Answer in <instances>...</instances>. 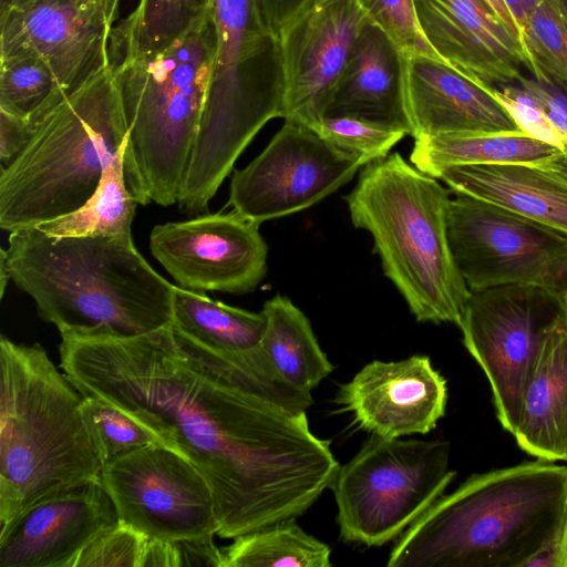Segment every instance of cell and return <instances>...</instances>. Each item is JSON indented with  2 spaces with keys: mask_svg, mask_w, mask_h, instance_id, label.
Here are the masks:
<instances>
[{
  "mask_svg": "<svg viewBox=\"0 0 567 567\" xmlns=\"http://www.w3.org/2000/svg\"><path fill=\"white\" fill-rule=\"evenodd\" d=\"M443 440L385 439L371 434L339 466L330 485L340 537L382 546L398 539L454 480Z\"/></svg>",
  "mask_w": 567,
  "mask_h": 567,
  "instance_id": "obj_9",
  "label": "cell"
},
{
  "mask_svg": "<svg viewBox=\"0 0 567 567\" xmlns=\"http://www.w3.org/2000/svg\"><path fill=\"white\" fill-rule=\"evenodd\" d=\"M334 402L360 429L400 439L435 429L445 414L447 386L427 355L374 360L340 386Z\"/></svg>",
  "mask_w": 567,
  "mask_h": 567,
  "instance_id": "obj_18",
  "label": "cell"
},
{
  "mask_svg": "<svg viewBox=\"0 0 567 567\" xmlns=\"http://www.w3.org/2000/svg\"><path fill=\"white\" fill-rule=\"evenodd\" d=\"M213 0H138L126 19L112 28L110 63L155 52L186 35L212 13Z\"/></svg>",
  "mask_w": 567,
  "mask_h": 567,
  "instance_id": "obj_27",
  "label": "cell"
},
{
  "mask_svg": "<svg viewBox=\"0 0 567 567\" xmlns=\"http://www.w3.org/2000/svg\"><path fill=\"white\" fill-rule=\"evenodd\" d=\"M365 164L300 123L285 121L266 148L236 169L233 209L261 224L307 209L347 184Z\"/></svg>",
  "mask_w": 567,
  "mask_h": 567,
  "instance_id": "obj_13",
  "label": "cell"
},
{
  "mask_svg": "<svg viewBox=\"0 0 567 567\" xmlns=\"http://www.w3.org/2000/svg\"><path fill=\"white\" fill-rule=\"evenodd\" d=\"M65 97L54 73L41 58H0V111L33 125Z\"/></svg>",
  "mask_w": 567,
  "mask_h": 567,
  "instance_id": "obj_30",
  "label": "cell"
},
{
  "mask_svg": "<svg viewBox=\"0 0 567 567\" xmlns=\"http://www.w3.org/2000/svg\"><path fill=\"white\" fill-rule=\"evenodd\" d=\"M11 280V276L9 272V268L6 261V255L3 251V248H1L0 252V297L3 298L4 290L7 288V285Z\"/></svg>",
  "mask_w": 567,
  "mask_h": 567,
  "instance_id": "obj_44",
  "label": "cell"
},
{
  "mask_svg": "<svg viewBox=\"0 0 567 567\" xmlns=\"http://www.w3.org/2000/svg\"><path fill=\"white\" fill-rule=\"evenodd\" d=\"M313 0H259L262 16L270 30L278 37Z\"/></svg>",
  "mask_w": 567,
  "mask_h": 567,
  "instance_id": "obj_40",
  "label": "cell"
},
{
  "mask_svg": "<svg viewBox=\"0 0 567 567\" xmlns=\"http://www.w3.org/2000/svg\"><path fill=\"white\" fill-rule=\"evenodd\" d=\"M215 50L216 29L210 13L164 49L110 63L127 127L124 175L141 205L177 203Z\"/></svg>",
  "mask_w": 567,
  "mask_h": 567,
  "instance_id": "obj_6",
  "label": "cell"
},
{
  "mask_svg": "<svg viewBox=\"0 0 567 567\" xmlns=\"http://www.w3.org/2000/svg\"><path fill=\"white\" fill-rule=\"evenodd\" d=\"M150 538L118 520L80 554L74 567H143Z\"/></svg>",
  "mask_w": 567,
  "mask_h": 567,
  "instance_id": "obj_35",
  "label": "cell"
},
{
  "mask_svg": "<svg viewBox=\"0 0 567 567\" xmlns=\"http://www.w3.org/2000/svg\"><path fill=\"white\" fill-rule=\"evenodd\" d=\"M489 92L508 111L522 131L567 155V137L554 125L538 100L518 82L499 85Z\"/></svg>",
  "mask_w": 567,
  "mask_h": 567,
  "instance_id": "obj_36",
  "label": "cell"
},
{
  "mask_svg": "<svg viewBox=\"0 0 567 567\" xmlns=\"http://www.w3.org/2000/svg\"><path fill=\"white\" fill-rule=\"evenodd\" d=\"M215 536L173 540L176 567H221L223 551Z\"/></svg>",
  "mask_w": 567,
  "mask_h": 567,
  "instance_id": "obj_39",
  "label": "cell"
},
{
  "mask_svg": "<svg viewBox=\"0 0 567 567\" xmlns=\"http://www.w3.org/2000/svg\"><path fill=\"white\" fill-rule=\"evenodd\" d=\"M567 504V466L539 460L473 474L395 542L389 567H527Z\"/></svg>",
  "mask_w": 567,
  "mask_h": 567,
  "instance_id": "obj_2",
  "label": "cell"
},
{
  "mask_svg": "<svg viewBox=\"0 0 567 567\" xmlns=\"http://www.w3.org/2000/svg\"><path fill=\"white\" fill-rule=\"evenodd\" d=\"M514 18L519 35L532 12L543 0H503Z\"/></svg>",
  "mask_w": 567,
  "mask_h": 567,
  "instance_id": "obj_42",
  "label": "cell"
},
{
  "mask_svg": "<svg viewBox=\"0 0 567 567\" xmlns=\"http://www.w3.org/2000/svg\"><path fill=\"white\" fill-rule=\"evenodd\" d=\"M121 0H106L107 20L111 27L117 20Z\"/></svg>",
  "mask_w": 567,
  "mask_h": 567,
  "instance_id": "obj_45",
  "label": "cell"
},
{
  "mask_svg": "<svg viewBox=\"0 0 567 567\" xmlns=\"http://www.w3.org/2000/svg\"><path fill=\"white\" fill-rule=\"evenodd\" d=\"M369 22L357 0H313L281 29L285 121L313 130L326 116L353 44Z\"/></svg>",
  "mask_w": 567,
  "mask_h": 567,
  "instance_id": "obj_15",
  "label": "cell"
},
{
  "mask_svg": "<svg viewBox=\"0 0 567 567\" xmlns=\"http://www.w3.org/2000/svg\"><path fill=\"white\" fill-rule=\"evenodd\" d=\"M18 157L0 172V227L33 228L80 208L127 138L111 68L33 124Z\"/></svg>",
  "mask_w": 567,
  "mask_h": 567,
  "instance_id": "obj_8",
  "label": "cell"
},
{
  "mask_svg": "<svg viewBox=\"0 0 567 567\" xmlns=\"http://www.w3.org/2000/svg\"><path fill=\"white\" fill-rule=\"evenodd\" d=\"M216 50L198 132L177 198L183 212L208 208L241 152L270 120L282 117L278 37L259 0H213Z\"/></svg>",
  "mask_w": 567,
  "mask_h": 567,
  "instance_id": "obj_7",
  "label": "cell"
},
{
  "mask_svg": "<svg viewBox=\"0 0 567 567\" xmlns=\"http://www.w3.org/2000/svg\"><path fill=\"white\" fill-rule=\"evenodd\" d=\"M343 199L415 319L458 324L471 290L449 243L447 189L393 153L363 166Z\"/></svg>",
  "mask_w": 567,
  "mask_h": 567,
  "instance_id": "obj_5",
  "label": "cell"
},
{
  "mask_svg": "<svg viewBox=\"0 0 567 567\" xmlns=\"http://www.w3.org/2000/svg\"><path fill=\"white\" fill-rule=\"evenodd\" d=\"M118 520L101 478L50 495L0 528V567H74Z\"/></svg>",
  "mask_w": 567,
  "mask_h": 567,
  "instance_id": "obj_17",
  "label": "cell"
},
{
  "mask_svg": "<svg viewBox=\"0 0 567 567\" xmlns=\"http://www.w3.org/2000/svg\"><path fill=\"white\" fill-rule=\"evenodd\" d=\"M83 395L39 344L0 338V528L50 495L101 478Z\"/></svg>",
  "mask_w": 567,
  "mask_h": 567,
  "instance_id": "obj_4",
  "label": "cell"
},
{
  "mask_svg": "<svg viewBox=\"0 0 567 567\" xmlns=\"http://www.w3.org/2000/svg\"><path fill=\"white\" fill-rule=\"evenodd\" d=\"M32 1L33 0H13V3H12L11 8H16V9L22 8V7L27 6L28 3L32 2Z\"/></svg>",
  "mask_w": 567,
  "mask_h": 567,
  "instance_id": "obj_48",
  "label": "cell"
},
{
  "mask_svg": "<svg viewBox=\"0 0 567 567\" xmlns=\"http://www.w3.org/2000/svg\"><path fill=\"white\" fill-rule=\"evenodd\" d=\"M221 567H330V547L306 533L296 519L233 538L221 548Z\"/></svg>",
  "mask_w": 567,
  "mask_h": 567,
  "instance_id": "obj_29",
  "label": "cell"
},
{
  "mask_svg": "<svg viewBox=\"0 0 567 567\" xmlns=\"http://www.w3.org/2000/svg\"><path fill=\"white\" fill-rule=\"evenodd\" d=\"M357 1L370 22L380 28L403 55L425 54L440 59L420 30L413 0Z\"/></svg>",
  "mask_w": 567,
  "mask_h": 567,
  "instance_id": "obj_34",
  "label": "cell"
},
{
  "mask_svg": "<svg viewBox=\"0 0 567 567\" xmlns=\"http://www.w3.org/2000/svg\"><path fill=\"white\" fill-rule=\"evenodd\" d=\"M0 25V58H41L65 96L110 66L106 0H33Z\"/></svg>",
  "mask_w": 567,
  "mask_h": 567,
  "instance_id": "obj_16",
  "label": "cell"
},
{
  "mask_svg": "<svg viewBox=\"0 0 567 567\" xmlns=\"http://www.w3.org/2000/svg\"><path fill=\"white\" fill-rule=\"evenodd\" d=\"M506 25L520 39L516 22L503 0H485Z\"/></svg>",
  "mask_w": 567,
  "mask_h": 567,
  "instance_id": "obj_43",
  "label": "cell"
},
{
  "mask_svg": "<svg viewBox=\"0 0 567 567\" xmlns=\"http://www.w3.org/2000/svg\"><path fill=\"white\" fill-rule=\"evenodd\" d=\"M447 236L470 290L522 284L567 293V234L491 203L455 194Z\"/></svg>",
  "mask_w": 567,
  "mask_h": 567,
  "instance_id": "obj_11",
  "label": "cell"
},
{
  "mask_svg": "<svg viewBox=\"0 0 567 567\" xmlns=\"http://www.w3.org/2000/svg\"><path fill=\"white\" fill-rule=\"evenodd\" d=\"M60 334V368L83 396L113 405L204 475L218 537L296 519L330 487L340 465L309 427L311 393L267 358L225 359L172 323Z\"/></svg>",
  "mask_w": 567,
  "mask_h": 567,
  "instance_id": "obj_1",
  "label": "cell"
},
{
  "mask_svg": "<svg viewBox=\"0 0 567 567\" xmlns=\"http://www.w3.org/2000/svg\"><path fill=\"white\" fill-rule=\"evenodd\" d=\"M563 19L567 25V0H558Z\"/></svg>",
  "mask_w": 567,
  "mask_h": 567,
  "instance_id": "obj_47",
  "label": "cell"
},
{
  "mask_svg": "<svg viewBox=\"0 0 567 567\" xmlns=\"http://www.w3.org/2000/svg\"><path fill=\"white\" fill-rule=\"evenodd\" d=\"M11 280L60 333H148L172 323L174 286L136 249L132 235L50 237L10 233Z\"/></svg>",
  "mask_w": 567,
  "mask_h": 567,
  "instance_id": "obj_3",
  "label": "cell"
},
{
  "mask_svg": "<svg viewBox=\"0 0 567 567\" xmlns=\"http://www.w3.org/2000/svg\"><path fill=\"white\" fill-rule=\"evenodd\" d=\"M403 92L414 138L520 130L488 90L431 55H403Z\"/></svg>",
  "mask_w": 567,
  "mask_h": 567,
  "instance_id": "obj_20",
  "label": "cell"
},
{
  "mask_svg": "<svg viewBox=\"0 0 567 567\" xmlns=\"http://www.w3.org/2000/svg\"><path fill=\"white\" fill-rule=\"evenodd\" d=\"M564 317L563 296L538 286L511 284L470 292L457 326L491 384L496 416L511 434L542 349Z\"/></svg>",
  "mask_w": 567,
  "mask_h": 567,
  "instance_id": "obj_10",
  "label": "cell"
},
{
  "mask_svg": "<svg viewBox=\"0 0 567 567\" xmlns=\"http://www.w3.org/2000/svg\"><path fill=\"white\" fill-rule=\"evenodd\" d=\"M413 2L424 39L453 69L488 91L524 75L520 39L485 0Z\"/></svg>",
  "mask_w": 567,
  "mask_h": 567,
  "instance_id": "obj_19",
  "label": "cell"
},
{
  "mask_svg": "<svg viewBox=\"0 0 567 567\" xmlns=\"http://www.w3.org/2000/svg\"><path fill=\"white\" fill-rule=\"evenodd\" d=\"M527 567H567V504L554 537Z\"/></svg>",
  "mask_w": 567,
  "mask_h": 567,
  "instance_id": "obj_41",
  "label": "cell"
},
{
  "mask_svg": "<svg viewBox=\"0 0 567 567\" xmlns=\"http://www.w3.org/2000/svg\"><path fill=\"white\" fill-rule=\"evenodd\" d=\"M150 249L179 287L198 292L248 293L267 272L259 224L234 209L156 225Z\"/></svg>",
  "mask_w": 567,
  "mask_h": 567,
  "instance_id": "obj_14",
  "label": "cell"
},
{
  "mask_svg": "<svg viewBox=\"0 0 567 567\" xmlns=\"http://www.w3.org/2000/svg\"><path fill=\"white\" fill-rule=\"evenodd\" d=\"M520 41L529 74L540 72L567 89V25L558 0H543L529 16Z\"/></svg>",
  "mask_w": 567,
  "mask_h": 567,
  "instance_id": "obj_31",
  "label": "cell"
},
{
  "mask_svg": "<svg viewBox=\"0 0 567 567\" xmlns=\"http://www.w3.org/2000/svg\"><path fill=\"white\" fill-rule=\"evenodd\" d=\"M172 327L200 347L231 361L252 358L266 329L264 311L251 312L174 286Z\"/></svg>",
  "mask_w": 567,
  "mask_h": 567,
  "instance_id": "obj_24",
  "label": "cell"
},
{
  "mask_svg": "<svg viewBox=\"0 0 567 567\" xmlns=\"http://www.w3.org/2000/svg\"><path fill=\"white\" fill-rule=\"evenodd\" d=\"M13 0H0V17H2L11 7Z\"/></svg>",
  "mask_w": 567,
  "mask_h": 567,
  "instance_id": "obj_46",
  "label": "cell"
},
{
  "mask_svg": "<svg viewBox=\"0 0 567 567\" xmlns=\"http://www.w3.org/2000/svg\"><path fill=\"white\" fill-rule=\"evenodd\" d=\"M561 153L557 147L526 132H463L414 138L410 161L432 176L445 168L481 164L538 165Z\"/></svg>",
  "mask_w": 567,
  "mask_h": 567,
  "instance_id": "obj_25",
  "label": "cell"
},
{
  "mask_svg": "<svg viewBox=\"0 0 567 567\" xmlns=\"http://www.w3.org/2000/svg\"><path fill=\"white\" fill-rule=\"evenodd\" d=\"M34 126L25 118L0 111V164L9 166L29 143Z\"/></svg>",
  "mask_w": 567,
  "mask_h": 567,
  "instance_id": "obj_38",
  "label": "cell"
},
{
  "mask_svg": "<svg viewBox=\"0 0 567 567\" xmlns=\"http://www.w3.org/2000/svg\"><path fill=\"white\" fill-rule=\"evenodd\" d=\"M313 130L365 165L386 157L391 148L409 135L401 126L352 115H326Z\"/></svg>",
  "mask_w": 567,
  "mask_h": 567,
  "instance_id": "obj_32",
  "label": "cell"
},
{
  "mask_svg": "<svg viewBox=\"0 0 567 567\" xmlns=\"http://www.w3.org/2000/svg\"><path fill=\"white\" fill-rule=\"evenodd\" d=\"M513 435L536 458L567 461V315L542 349Z\"/></svg>",
  "mask_w": 567,
  "mask_h": 567,
  "instance_id": "obj_23",
  "label": "cell"
},
{
  "mask_svg": "<svg viewBox=\"0 0 567 567\" xmlns=\"http://www.w3.org/2000/svg\"><path fill=\"white\" fill-rule=\"evenodd\" d=\"M563 300H564L565 311H566V315H567V293H565L563 296Z\"/></svg>",
  "mask_w": 567,
  "mask_h": 567,
  "instance_id": "obj_49",
  "label": "cell"
},
{
  "mask_svg": "<svg viewBox=\"0 0 567 567\" xmlns=\"http://www.w3.org/2000/svg\"><path fill=\"white\" fill-rule=\"evenodd\" d=\"M80 411L103 465L144 445L159 443L137 422L96 398L83 396Z\"/></svg>",
  "mask_w": 567,
  "mask_h": 567,
  "instance_id": "obj_33",
  "label": "cell"
},
{
  "mask_svg": "<svg viewBox=\"0 0 567 567\" xmlns=\"http://www.w3.org/2000/svg\"><path fill=\"white\" fill-rule=\"evenodd\" d=\"M471 196L567 234V178L534 164L461 165L437 177Z\"/></svg>",
  "mask_w": 567,
  "mask_h": 567,
  "instance_id": "obj_21",
  "label": "cell"
},
{
  "mask_svg": "<svg viewBox=\"0 0 567 567\" xmlns=\"http://www.w3.org/2000/svg\"><path fill=\"white\" fill-rule=\"evenodd\" d=\"M517 82L538 100L554 125L567 137V89L540 72L524 74ZM538 166L567 178L566 154L559 153Z\"/></svg>",
  "mask_w": 567,
  "mask_h": 567,
  "instance_id": "obj_37",
  "label": "cell"
},
{
  "mask_svg": "<svg viewBox=\"0 0 567 567\" xmlns=\"http://www.w3.org/2000/svg\"><path fill=\"white\" fill-rule=\"evenodd\" d=\"M125 142L104 168L95 192L80 208L33 228L50 237L132 235L138 203L130 192L124 175Z\"/></svg>",
  "mask_w": 567,
  "mask_h": 567,
  "instance_id": "obj_28",
  "label": "cell"
},
{
  "mask_svg": "<svg viewBox=\"0 0 567 567\" xmlns=\"http://www.w3.org/2000/svg\"><path fill=\"white\" fill-rule=\"evenodd\" d=\"M266 329L260 347L279 374L295 388L310 392L333 370L307 316L281 295L264 303Z\"/></svg>",
  "mask_w": 567,
  "mask_h": 567,
  "instance_id": "obj_26",
  "label": "cell"
},
{
  "mask_svg": "<svg viewBox=\"0 0 567 567\" xmlns=\"http://www.w3.org/2000/svg\"><path fill=\"white\" fill-rule=\"evenodd\" d=\"M101 480L118 519L151 538L181 540L218 533L208 482L190 462L159 443L105 463Z\"/></svg>",
  "mask_w": 567,
  "mask_h": 567,
  "instance_id": "obj_12",
  "label": "cell"
},
{
  "mask_svg": "<svg viewBox=\"0 0 567 567\" xmlns=\"http://www.w3.org/2000/svg\"><path fill=\"white\" fill-rule=\"evenodd\" d=\"M326 115H352L405 128L403 54L369 22L358 35Z\"/></svg>",
  "mask_w": 567,
  "mask_h": 567,
  "instance_id": "obj_22",
  "label": "cell"
}]
</instances>
